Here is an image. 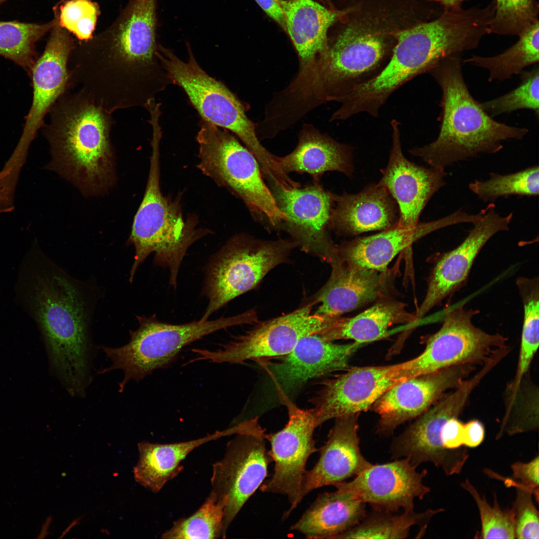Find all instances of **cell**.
<instances>
[{
	"label": "cell",
	"instance_id": "cell-1",
	"mask_svg": "<svg viewBox=\"0 0 539 539\" xmlns=\"http://www.w3.org/2000/svg\"><path fill=\"white\" fill-rule=\"evenodd\" d=\"M84 284L40 251L26 256L17 285L19 300L42 334L52 368L70 395L91 381V303Z\"/></svg>",
	"mask_w": 539,
	"mask_h": 539
},
{
	"label": "cell",
	"instance_id": "cell-2",
	"mask_svg": "<svg viewBox=\"0 0 539 539\" xmlns=\"http://www.w3.org/2000/svg\"><path fill=\"white\" fill-rule=\"evenodd\" d=\"M481 30L470 10L446 8L438 18L400 31L391 57L375 77L337 101L339 108L331 120H346L366 113L379 115L391 94L417 76L428 73L444 59L476 48Z\"/></svg>",
	"mask_w": 539,
	"mask_h": 539
},
{
	"label": "cell",
	"instance_id": "cell-3",
	"mask_svg": "<svg viewBox=\"0 0 539 539\" xmlns=\"http://www.w3.org/2000/svg\"><path fill=\"white\" fill-rule=\"evenodd\" d=\"M69 90L50 110L44 124L51 160L45 168L74 184L84 195L107 192L116 181L110 132L112 114L98 107L80 90Z\"/></svg>",
	"mask_w": 539,
	"mask_h": 539
},
{
	"label": "cell",
	"instance_id": "cell-4",
	"mask_svg": "<svg viewBox=\"0 0 539 539\" xmlns=\"http://www.w3.org/2000/svg\"><path fill=\"white\" fill-rule=\"evenodd\" d=\"M460 54L448 57L429 73L442 90L440 130L432 143L409 151L429 166L445 169L455 163L483 154H495L503 142L521 140L526 128L499 122L470 94L464 80Z\"/></svg>",
	"mask_w": 539,
	"mask_h": 539
},
{
	"label": "cell",
	"instance_id": "cell-5",
	"mask_svg": "<svg viewBox=\"0 0 539 539\" xmlns=\"http://www.w3.org/2000/svg\"><path fill=\"white\" fill-rule=\"evenodd\" d=\"M392 44L379 32L361 26L347 27L329 40L325 52L299 67L282 91L286 106L302 117L322 104L337 102L383 70L392 55L395 44Z\"/></svg>",
	"mask_w": 539,
	"mask_h": 539
},
{
	"label": "cell",
	"instance_id": "cell-6",
	"mask_svg": "<svg viewBox=\"0 0 539 539\" xmlns=\"http://www.w3.org/2000/svg\"><path fill=\"white\" fill-rule=\"evenodd\" d=\"M161 135H152L151 155L146 189L134 216L127 243L135 248L129 281L152 253L154 263L170 271L169 284L176 288L182 262L194 243L212 232L198 227L195 215L184 218L180 195L172 199L163 195L160 186V144Z\"/></svg>",
	"mask_w": 539,
	"mask_h": 539
},
{
	"label": "cell",
	"instance_id": "cell-7",
	"mask_svg": "<svg viewBox=\"0 0 539 539\" xmlns=\"http://www.w3.org/2000/svg\"><path fill=\"white\" fill-rule=\"evenodd\" d=\"M184 61L170 48L158 45L157 56L172 84L181 87L202 120L225 129L243 142L257 159L262 172L273 177L280 171L275 156L260 143L256 124L246 114L247 107L223 83L199 64L188 42Z\"/></svg>",
	"mask_w": 539,
	"mask_h": 539
},
{
	"label": "cell",
	"instance_id": "cell-8",
	"mask_svg": "<svg viewBox=\"0 0 539 539\" xmlns=\"http://www.w3.org/2000/svg\"><path fill=\"white\" fill-rule=\"evenodd\" d=\"M136 317L139 326L130 331L128 343L116 348L101 347L112 364L98 373L122 370L124 377L119 384V392L130 380L139 382L155 370L169 367L182 350L193 342L218 330L254 321L251 310L233 316L212 320L200 319L180 324L162 322L155 314Z\"/></svg>",
	"mask_w": 539,
	"mask_h": 539
},
{
	"label": "cell",
	"instance_id": "cell-9",
	"mask_svg": "<svg viewBox=\"0 0 539 539\" xmlns=\"http://www.w3.org/2000/svg\"><path fill=\"white\" fill-rule=\"evenodd\" d=\"M200 124L198 168L242 200L255 218L280 228L286 217L264 182L255 156L229 131L202 120Z\"/></svg>",
	"mask_w": 539,
	"mask_h": 539
},
{
	"label": "cell",
	"instance_id": "cell-10",
	"mask_svg": "<svg viewBox=\"0 0 539 539\" xmlns=\"http://www.w3.org/2000/svg\"><path fill=\"white\" fill-rule=\"evenodd\" d=\"M298 247L293 240L265 241L246 234L229 239L206 268L203 288L208 304L201 318L254 288L274 268L286 262Z\"/></svg>",
	"mask_w": 539,
	"mask_h": 539
},
{
	"label": "cell",
	"instance_id": "cell-11",
	"mask_svg": "<svg viewBox=\"0 0 539 539\" xmlns=\"http://www.w3.org/2000/svg\"><path fill=\"white\" fill-rule=\"evenodd\" d=\"M478 312L463 304L447 310L442 326L429 337L423 351L400 363L403 380L460 364L483 365L507 346L503 335L488 333L474 325L472 318Z\"/></svg>",
	"mask_w": 539,
	"mask_h": 539
},
{
	"label": "cell",
	"instance_id": "cell-12",
	"mask_svg": "<svg viewBox=\"0 0 539 539\" xmlns=\"http://www.w3.org/2000/svg\"><path fill=\"white\" fill-rule=\"evenodd\" d=\"M265 431L256 418L242 422L241 431L230 441L223 457L213 465L211 492L225 503L224 529L268 476L273 462L266 447Z\"/></svg>",
	"mask_w": 539,
	"mask_h": 539
},
{
	"label": "cell",
	"instance_id": "cell-13",
	"mask_svg": "<svg viewBox=\"0 0 539 539\" xmlns=\"http://www.w3.org/2000/svg\"><path fill=\"white\" fill-rule=\"evenodd\" d=\"M314 304L311 301L288 313L260 322L216 350L192 349L195 356L189 362L243 363L286 354L302 338L319 334L336 319L311 313Z\"/></svg>",
	"mask_w": 539,
	"mask_h": 539
},
{
	"label": "cell",
	"instance_id": "cell-14",
	"mask_svg": "<svg viewBox=\"0 0 539 539\" xmlns=\"http://www.w3.org/2000/svg\"><path fill=\"white\" fill-rule=\"evenodd\" d=\"M284 404L288 414L286 425L275 433L266 434L274 466L272 475L264 481L260 490L287 497L289 507L282 516V519H286L302 501L301 489L306 463L318 450L313 439L318 426L311 409L300 408L291 400Z\"/></svg>",
	"mask_w": 539,
	"mask_h": 539
},
{
	"label": "cell",
	"instance_id": "cell-15",
	"mask_svg": "<svg viewBox=\"0 0 539 539\" xmlns=\"http://www.w3.org/2000/svg\"><path fill=\"white\" fill-rule=\"evenodd\" d=\"M76 41L57 23L50 33L42 53L35 61L29 75L32 99L19 141L12 155L20 160L26 159L31 142L44 125L46 115L64 93L72 89L68 67L70 55Z\"/></svg>",
	"mask_w": 539,
	"mask_h": 539
},
{
	"label": "cell",
	"instance_id": "cell-16",
	"mask_svg": "<svg viewBox=\"0 0 539 539\" xmlns=\"http://www.w3.org/2000/svg\"><path fill=\"white\" fill-rule=\"evenodd\" d=\"M322 380L310 399L318 426L330 419L359 415L394 384L402 381L399 363L354 367Z\"/></svg>",
	"mask_w": 539,
	"mask_h": 539
},
{
	"label": "cell",
	"instance_id": "cell-17",
	"mask_svg": "<svg viewBox=\"0 0 539 539\" xmlns=\"http://www.w3.org/2000/svg\"><path fill=\"white\" fill-rule=\"evenodd\" d=\"M271 184L276 204L286 217L280 228L302 251L329 262L336 252L328 234L334 194L316 182L292 189Z\"/></svg>",
	"mask_w": 539,
	"mask_h": 539
},
{
	"label": "cell",
	"instance_id": "cell-18",
	"mask_svg": "<svg viewBox=\"0 0 539 539\" xmlns=\"http://www.w3.org/2000/svg\"><path fill=\"white\" fill-rule=\"evenodd\" d=\"M362 345L355 342L336 344L313 334L302 338L279 360L258 361L269 373L284 403L311 379L347 369L349 359Z\"/></svg>",
	"mask_w": 539,
	"mask_h": 539
},
{
	"label": "cell",
	"instance_id": "cell-19",
	"mask_svg": "<svg viewBox=\"0 0 539 539\" xmlns=\"http://www.w3.org/2000/svg\"><path fill=\"white\" fill-rule=\"evenodd\" d=\"M475 366L455 365L391 386L370 408L379 416L378 433L390 435L400 425L419 417L446 391L460 386L475 370Z\"/></svg>",
	"mask_w": 539,
	"mask_h": 539
},
{
	"label": "cell",
	"instance_id": "cell-20",
	"mask_svg": "<svg viewBox=\"0 0 539 539\" xmlns=\"http://www.w3.org/2000/svg\"><path fill=\"white\" fill-rule=\"evenodd\" d=\"M482 212L481 218L473 224L464 241L444 253L434 267L426 294L415 315L416 322L464 285L483 247L496 234L509 230L513 217L512 213L501 215L493 203L482 209Z\"/></svg>",
	"mask_w": 539,
	"mask_h": 539
},
{
	"label": "cell",
	"instance_id": "cell-21",
	"mask_svg": "<svg viewBox=\"0 0 539 539\" xmlns=\"http://www.w3.org/2000/svg\"><path fill=\"white\" fill-rule=\"evenodd\" d=\"M417 467L406 458L384 464H371L351 481L333 486L352 493L375 510L412 511L414 500H422L430 492V488L423 483L427 471L419 472Z\"/></svg>",
	"mask_w": 539,
	"mask_h": 539
},
{
	"label": "cell",
	"instance_id": "cell-22",
	"mask_svg": "<svg viewBox=\"0 0 539 539\" xmlns=\"http://www.w3.org/2000/svg\"><path fill=\"white\" fill-rule=\"evenodd\" d=\"M400 123L391 121L392 147L388 164L381 170L378 182L396 202L399 212L397 226L411 229L419 223L420 215L434 195L446 182L445 169L425 167L410 161L401 147Z\"/></svg>",
	"mask_w": 539,
	"mask_h": 539
},
{
	"label": "cell",
	"instance_id": "cell-23",
	"mask_svg": "<svg viewBox=\"0 0 539 539\" xmlns=\"http://www.w3.org/2000/svg\"><path fill=\"white\" fill-rule=\"evenodd\" d=\"M471 215L458 210L438 220L419 222L411 229L396 225L368 237L359 238L336 247L346 263L385 273L392 260L401 251L425 236L450 226L468 223Z\"/></svg>",
	"mask_w": 539,
	"mask_h": 539
},
{
	"label": "cell",
	"instance_id": "cell-24",
	"mask_svg": "<svg viewBox=\"0 0 539 539\" xmlns=\"http://www.w3.org/2000/svg\"><path fill=\"white\" fill-rule=\"evenodd\" d=\"M358 415L335 419L326 441L318 449L317 462L304 475L302 500L313 490L346 481L371 465L360 449Z\"/></svg>",
	"mask_w": 539,
	"mask_h": 539
},
{
	"label": "cell",
	"instance_id": "cell-25",
	"mask_svg": "<svg viewBox=\"0 0 539 539\" xmlns=\"http://www.w3.org/2000/svg\"><path fill=\"white\" fill-rule=\"evenodd\" d=\"M398 206L384 186L370 184L355 194H334L330 229L339 234L356 235L384 230L397 225Z\"/></svg>",
	"mask_w": 539,
	"mask_h": 539
},
{
	"label": "cell",
	"instance_id": "cell-26",
	"mask_svg": "<svg viewBox=\"0 0 539 539\" xmlns=\"http://www.w3.org/2000/svg\"><path fill=\"white\" fill-rule=\"evenodd\" d=\"M329 263L330 277L312 301L319 303L315 314L339 317L379 297L385 273L349 265L337 253Z\"/></svg>",
	"mask_w": 539,
	"mask_h": 539
},
{
	"label": "cell",
	"instance_id": "cell-27",
	"mask_svg": "<svg viewBox=\"0 0 539 539\" xmlns=\"http://www.w3.org/2000/svg\"><path fill=\"white\" fill-rule=\"evenodd\" d=\"M285 22V32L297 53L299 67L325 52L328 31L349 10L330 8L313 0H278Z\"/></svg>",
	"mask_w": 539,
	"mask_h": 539
},
{
	"label": "cell",
	"instance_id": "cell-28",
	"mask_svg": "<svg viewBox=\"0 0 539 539\" xmlns=\"http://www.w3.org/2000/svg\"><path fill=\"white\" fill-rule=\"evenodd\" d=\"M353 148L322 134L312 125L304 124L298 135L295 149L282 157L277 156L281 169L286 174L306 173L319 182L326 172L337 171L351 177L354 171Z\"/></svg>",
	"mask_w": 539,
	"mask_h": 539
},
{
	"label": "cell",
	"instance_id": "cell-29",
	"mask_svg": "<svg viewBox=\"0 0 539 539\" xmlns=\"http://www.w3.org/2000/svg\"><path fill=\"white\" fill-rule=\"evenodd\" d=\"M365 506L352 493L336 489L319 495L290 529L308 539H336L362 520Z\"/></svg>",
	"mask_w": 539,
	"mask_h": 539
},
{
	"label": "cell",
	"instance_id": "cell-30",
	"mask_svg": "<svg viewBox=\"0 0 539 539\" xmlns=\"http://www.w3.org/2000/svg\"><path fill=\"white\" fill-rule=\"evenodd\" d=\"M231 435L233 431L230 427L187 441L168 444L140 442L139 459L133 468L134 479L147 490L157 493L183 470L181 463L193 451L207 443Z\"/></svg>",
	"mask_w": 539,
	"mask_h": 539
},
{
	"label": "cell",
	"instance_id": "cell-31",
	"mask_svg": "<svg viewBox=\"0 0 539 539\" xmlns=\"http://www.w3.org/2000/svg\"><path fill=\"white\" fill-rule=\"evenodd\" d=\"M408 322L416 323L415 316L406 310L403 303L382 299L355 316L337 317L318 334L328 341L350 339L363 344L387 336L394 324Z\"/></svg>",
	"mask_w": 539,
	"mask_h": 539
},
{
	"label": "cell",
	"instance_id": "cell-32",
	"mask_svg": "<svg viewBox=\"0 0 539 539\" xmlns=\"http://www.w3.org/2000/svg\"><path fill=\"white\" fill-rule=\"evenodd\" d=\"M443 511V509H429L421 513L412 510L396 514L374 510L369 514H366L358 525L336 539H403L408 537L410 529L414 526L420 528L417 537L419 538L424 535L431 518Z\"/></svg>",
	"mask_w": 539,
	"mask_h": 539
},
{
	"label": "cell",
	"instance_id": "cell-33",
	"mask_svg": "<svg viewBox=\"0 0 539 539\" xmlns=\"http://www.w3.org/2000/svg\"><path fill=\"white\" fill-rule=\"evenodd\" d=\"M519 36L520 39L514 45L499 55L473 56L463 60V63L487 69L490 82L504 81L520 74L525 67L539 62V21L530 25Z\"/></svg>",
	"mask_w": 539,
	"mask_h": 539
},
{
	"label": "cell",
	"instance_id": "cell-34",
	"mask_svg": "<svg viewBox=\"0 0 539 539\" xmlns=\"http://www.w3.org/2000/svg\"><path fill=\"white\" fill-rule=\"evenodd\" d=\"M55 18L43 24L0 21V55L29 75L38 57L36 43L56 24Z\"/></svg>",
	"mask_w": 539,
	"mask_h": 539
},
{
	"label": "cell",
	"instance_id": "cell-35",
	"mask_svg": "<svg viewBox=\"0 0 539 539\" xmlns=\"http://www.w3.org/2000/svg\"><path fill=\"white\" fill-rule=\"evenodd\" d=\"M225 503L213 493L192 515L180 519L161 536L162 539L225 538L224 517Z\"/></svg>",
	"mask_w": 539,
	"mask_h": 539
},
{
	"label": "cell",
	"instance_id": "cell-36",
	"mask_svg": "<svg viewBox=\"0 0 539 539\" xmlns=\"http://www.w3.org/2000/svg\"><path fill=\"white\" fill-rule=\"evenodd\" d=\"M470 190L485 202L512 195L537 196L539 192L538 166L506 175L490 174L486 180H475L469 185Z\"/></svg>",
	"mask_w": 539,
	"mask_h": 539
},
{
	"label": "cell",
	"instance_id": "cell-37",
	"mask_svg": "<svg viewBox=\"0 0 539 539\" xmlns=\"http://www.w3.org/2000/svg\"><path fill=\"white\" fill-rule=\"evenodd\" d=\"M520 84L511 91L495 99L480 103L492 117L526 109L539 118V68L537 65L530 71H522Z\"/></svg>",
	"mask_w": 539,
	"mask_h": 539
},
{
	"label": "cell",
	"instance_id": "cell-38",
	"mask_svg": "<svg viewBox=\"0 0 539 539\" xmlns=\"http://www.w3.org/2000/svg\"><path fill=\"white\" fill-rule=\"evenodd\" d=\"M58 25L75 36L79 41L93 36L100 7L93 0H63L53 8Z\"/></svg>",
	"mask_w": 539,
	"mask_h": 539
},
{
	"label": "cell",
	"instance_id": "cell-39",
	"mask_svg": "<svg viewBox=\"0 0 539 539\" xmlns=\"http://www.w3.org/2000/svg\"><path fill=\"white\" fill-rule=\"evenodd\" d=\"M461 487L473 497L479 510L481 530L476 535L480 539H515V524L512 509L502 510L494 495L493 506L481 496L476 488L467 479L461 483Z\"/></svg>",
	"mask_w": 539,
	"mask_h": 539
},
{
	"label": "cell",
	"instance_id": "cell-40",
	"mask_svg": "<svg viewBox=\"0 0 539 539\" xmlns=\"http://www.w3.org/2000/svg\"><path fill=\"white\" fill-rule=\"evenodd\" d=\"M489 33L519 35L538 20L539 5L535 0H496Z\"/></svg>",
	"mask_w": 539,
	"mask_h": 539
},
{
	"label": "cell",
	"instance_id": "cell-41",
	"mask_svg": "<svg viewBox=\"0 0 539 539\" xmlns=\"http://www.w3.org/2000/svg\"><path fill=\"white\" fill-rule=\"evenodd\" d=\"M516 497L512 508L515 518V538H539V512L531 492L516 488Z\"/></svg>",
	"mask_w": 539,
	"mask_h": 539
},
{
	"label": "cell",
	"instance_id": "cell-42",
	"mask_svg": "<svg viewBox=\"0 0 539 539\" xmlns=\"http://www.w3.org/2000/svg\"><path fill=\"white\" fill-rule=\"evenodd\" d=\"M539 456L528 463L517 462L511 465L513 477L532 489L539 495Z\"/></svg>",
	"mask_w": 539,
	"mask_h": 539
},
{
	"label": "cell",
	"instance_id": "cell-43",
	"mask_svg": "<svg viewBox=\"0 0 539 539\" xmlns=\"http://www.w3.org/2000/svg\"><path fill=\"white\" fill-rule=\"evenodd\" d=\"M464 424L458 418H452L443 426L441 439L443 446L448 449H456L464 446Z\"/></svg>",
	"mask_w": 539,
	"mask_h": 539
},
{
	"label": "cell",
	"instance_id": "cell-44",
	"mask_svg": "<svg viewBox=\"0 0 539 539\" xmlns=\"http://www.w3.org/2000/svg\"><path fill=\"white\" fill-rule=\"evenodd\" d=\"M485 434L484 426L478 420H471L464 424V446L470 448L478 447L484 441Z\"/></svg>",
	"mask_w": 539,
	"mask_h": 539
},
{
	"label": "cell",
	"instance_id": "cell-45",
	"mask_svg": "<svg viewBox=\"0 0 539 539\" xmlns=\"http://www.w3.org/2000/svg\"><path fill=\"white\" fill-rule=\"evenodd\" d=\"M266 14L285 32V22L278 0H255Z\"/></svg>",
	"mask_w": 539,
	"mask_h": 539
},
{
	"label": "cell",
	"instance_id": "cell-46",
	"mask_svg": "<svg viewBox=\"0 0 539 539\" xmlns=\"http://www.w3.org/2000/svg\"><path fill=\"white\" fill-rule=\"evenodd\" d=\"M440 2L447 8L459 6V4L463 0H432Z\"/></svg>",
	"mask_w": 539,
	"mask_h": 539
},
{
	"label": "cell",
	"instance_id": "cell-47",
	"mask_svg": "<svg viewBox=\"0 0 539 539\" xmlns=\"http://www.w3.org/2000/svg\"><path fill=\"white\" fill-rule=\"evenodd\" d=\"M319 0L323 5H325L326 6H327V7L330 8L336 9L334 7V4H333V0Z\"/></svg>",
	"mask_w": 539,
	"mask_h": 539
},
{
	"label": "cell",
	"instance_id": "cell-48",
	"mask_svg": "<svg viewBox=\"0 0 539 539\" xmlns=\"http://www.w3.org/2000/svg\"><path fill=\"white\" fill-rule=\"evenodd\" d=\"M7 0H0V4Z\"/></svg>",
	"mask_w": 539,
	"mask_h": 539
}]
</instances>
